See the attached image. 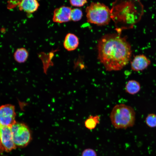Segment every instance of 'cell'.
Masks as SVG:
<instances>
[{
  "label": "cell",
  "mask_w": 156,
  "mask_h": 156,
  "mask_svg": "<svg viewBox=\"0 0 156 156\" xmlns=\"http://www.w3.org/2000/svg\"><path fill=\"white\" fill-rule=\"evenodd\" d=\"M13 139L16 146H26L31 139L30 131L26 125L16 122L11 126Z\"/></svg>",
  "instance_id": "obj_5"
},
{
  "label": "cell",
  "mask_w": 156,
  "mask_h": 156,
  "mask_svg": "<svg viewBox=\"0 0 156 156\" xmlns=\"http://www.w3.org/2000/svg\"><path fill=\"white\" fill-rule=\"evenodd\" d=\"M70 3L71 5L73 6L77 7H81L87 3L86 0H70Z\"/></svg>",
  "instance_id": "obj_18"
},
{
  "label": "cell",
  "mask_w": 156,
  "mask_h": 156,
  "mask_svg": "<svg viewBox=\"0 0 156 156\" xmlns=\"http://www.w3.org/2000/svg\"><path fill=\"white\" fill-rule=\"evenodd\" d=\"M28 52L24 48L17 49L14 54V57L15 60L19 63L25 62L28 58Z\"/></svg>",
  "instance_id": "obj_13"
},
{
  "label": "cell",
  "mask_w": 156,
  "mask_h": 156,
  "mask_svg": "<svg viewBox=\"0 0 156 156\" xmlns=\"http://www.w3.org/2000/svg\"><path fill=\"white\" fill-rule=\"evenodd\" d=\"M83 15L81 10L77 8L72 9L70 17L71 20L74 21H77L81 19Z\"/></svg>",
  "instance_id": "obj_15"
},
{
  "label": "cell",
  "mask_w": 156,
  "mask_h": 156,
  "mask_svg": "<svg viewBox=\"0 0 156 156\" xmlns=\"http://www.w3.org/2000/svg\"><path fill=\"white\" fill-rule=\"evenodd\" d=\"M72 9L69 7L63 6L55 9L53 12V21L54 22L62 23L71 20Z\"/></svg>",
  "instance_id": "obj_8"
},
{
  "label": "cell",
  "mask_w": 156,
  "mask_h": 156,
  "mask_svg": "<svg viewBox=\"0 0 156 156\" xmlns=\"http://www.w3.org/2000/svg\"><path fill=\"white\" fill-rule=\"evenodd\" d=\"M135 8L131 2H122L113 7L111 10V18L117 25L119 24H133L136 22L135 16Z\"/></svg>",
  "instance_id": "obj_4"
},
{
  "label": "cell",
  "mask_w": 156,
  "mask_h": 156,
  "mask_svg": "<svg viewBox=\"0 0 156 156\" xmlns=\"http://www.w3.org/2000/svg\"><path fill=\"white\" fill-rule=\"evenodd\" d=\"M79 44L78 38L75 35L71 33L66 34L63 43L64 47L66 50L73 51L77 47Z\"/></svg>",
  "instance_id": "obj_11"
},
{
  "label": "cell",
  "mask_w": 156,
  "mask_h": 156,
  "mask_svg": "<svg viewBox=\"0 0 156 156\" xmlns=\"http://www.w3.org/2000/svg\"><path fill=\"white\" fill-rule=\"evenodd\" d=\"M98 58L107 71L120 70L129 62L132 55L130 44L120 33L105 35L99 40Z\"/></svg>",
  "instance_id": "obj_1"
},
{
  "label": "cell",
  "mask_w": 156,
  "mask_h": 156,
  "mask_svg": "<svg viewBox=\"0 0 156 156\" xmlns=\"http://www.w3.org/2000/svg\"><path fill=\"white\" fill-rule=\"evenodd\" d=\"M145 122L149 127H156V114L153 113L148 114L146 118Z\"/></svg>",
  "instance_id": "obj_16"
},
{
  "label": "cell",
  "mask_w": 156,
  "mask_h": 156,
  "mask_svg": "<svg viewBox=\"0 0 156 156\" xmlns=\"http://www.w3.org/2000/svg\"><path fill=\"white\" fill-rule=\"evenodd\" d=\"M18 6L20 10L31 13L37 10L39 4L36 0H24L20 1Z\"/></svg>",
  "instance_id": "obj_10"
},
{
  "label": "cell",
  "mask_w": 156,
  "mask_h": 156,
  "mask_svg": "<svg viewBox=\"0 0 156 156\" xmlns=\"http://www.w3.org/2000/svg\"><path fill=\"white\" fill-rule=\"evenodd\" d=\"M100 119V117L98 115L90 116L85 121V126L88 129H93L99 123Z\"/></svg>",
  "instance_id": "obj_14"
},
{
  "label": "cell",
  "mask_w": 156,
  "mask_h": 156,
  "mask_svg": "<svg viewBox=\"0 0 156 156\" xmlns=\"http://www.w3.org/2000/svg\"><path fill=\"white\" fill-rule=\"evenodd\" d=\"M151 63L150 60L144 55H137L131 62V68L135 71H142L146 69Z\"/></svg>",
  "instance_id": "obj_9"
},
{
  "label": "cell",
  "mask_w": 156,
  "mask_h": 156,
  "mask_svg": "<svg viewBox=\"0 0 156 156\" xmlns=\"http://www.w3.org/2000/svg\"><path fill=\"white\" fill-rule=\"evenodd\" d=\"M81 156H97L96 152L94 149L87 148L82 152Z\"/></svg>",
  "instance_id": "obj_17"
},
{
  "label": "cell",
  "mask_w": 156,
  "mask_h": 156,
  "mask_svg": "<svg viewBox=\"0 0 156 156\" xmlns=\"http://www.w3.org/2000/svg\"><path fill=\"white\" fill-rule=\"evenodd\" d=\"M0 146L1 148L6 152L16 148L13 139L11 127L0 126Z\"/></svg>",
  "instance_id": "obj_7"
},
{
  "label": "cell",
  "mask_w": 156,
  "mask_h": 156,
  "mask_svg": "<svg viewBox=\"0 0 156 156\" xmlns=\"http://www.w3.org/2000/svg\"><path fill=\"white\" fill-rule=\"evenodd\" d=\"M87 21L98 25L108 24L111 18L108 7L99 2H92L86 9Z\"/></svg>",
  "instance_id": "obj_3"
},
{
  "label": "cell",
  "mask_w": 156,
  "mask_h": 156,
  "mask_svg": "<svg viewBox=\"0 0 156 156\" xmlns=\"http://www.w3.org/2000/svg\"><path fill=\"white\" fill-rule=\"evenodd\" d=\"M15 106L11 104L0 106V126L11 127L16 122Z\"/></svg>",
  "instance_id": "obj_6"
},
{
  "label": "cell",
  "mask_w": 156,
  "mask_h": 156,
  "mask_svg": "<svg viewBox=\"0 0 156 156\" xmlns=\"http://www.w3.org/2000/svg\"><path fill=\"white\" fill-rule=\"evenodd\" d=\"M140 85L139 83L135 80H129L126 83L125 86L126 92L132 95L138 93L140 90Z\"/></svg>",
  "instance_id": "obj_12"
},
{
  "label": "cell",
  "mask_w": 156,
  "mask_h": 156,
  "mask_svg": "<svg viewBox=\"0 0 156 156\" xmlns=\"http://www.w3.org/2000/svg\"><path fill=\"white\" fill-rule=\"evenodd\" d=\"M110 118L115 128L126 129L134 125L135 113L130 106L125 104H117L113 108Z\"/></svg>",
  "instance_id": "obj_2"
}]
</instances>
